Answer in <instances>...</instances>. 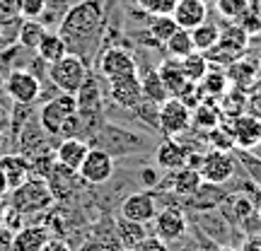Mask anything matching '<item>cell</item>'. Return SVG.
<instances>
[{"mask_svg":"<svg viewBox=\"0 0 261 251\" xmlns=\"http://www.w3.org/2000/svg\"><path fill=\"white\" fill-rule=\"evenodd\" d=\"M104 3L102 0H80L63 12L58 22V34L65 41L68 53H75L83 61L97 53L99 39L104 37Z\"/></svg>","mask_w":261,"mask_h":251,"instance_id":"1","label":"cell"},{"mask_svg":"<svg viewBox=\"0 0 261 251\" xmlns=\"http://www.w3.org/2000/svg\"><path fill=\"white\" fill-rule=\"evenodd\" d=\"M87 143H90V148H99L107 155H112V159L136 157V155L148 152L150 145H152V140L148 135L121 128V126H114V123H102V128L97 130Z\"/></svg>","mask_w":261,"mask_h":251,"instance_id":"2","label":"cell"},{"mask_svg":"<svg viewBox=\"0 0 261 251\" xmlns=\"http://www.w3.org/2000/svg\"><path fill=\"white\" fill-rule=\"evenodd\" d=\"M10 205H12V210H17L19 215L44 213V210H48V208L54 205V193H51V188H48L46 179L29 177L24 184H19L17 188H12Z\"/></svg>","mask_w":261,"mask_h":251,"instance_id":"3","label":"cell"},{"mask_svg":"<svg viewBox=\"0 0 261 251\" xmlns=\"http://www.w3.org/2000/svg\"><path fill=\"white\" fill-rule=\"evenodd\" d=\"M247 48H249V37L234 22H230V24L220 27V39H218V44L213 48L205 51V58H208V65L227 68L240 56H244Z\"/></svg>","mask_w":261,"mask_h":251,"instance_id":"4","label":"cell"},{"mask_svg":"<svg viewBox=\"0 0 261 251\" xmlns=\"http://www.w3.org/2000/svg\"><path fill=\"white\" fill-rule=\"evenodd\" d=\"M90 75V68H87V61H83L75 53H65L63 58H58L56 63L48 65V80L54 82L58 92L65 94H75L83 82Z\"/></svg>","mask_w":261,"mask_h":251,"instance_id":"5","label":"cell"},{"mask_svg":"<svg viewBox=\"0 0 261 251\" xmlns=\"http://www.w3.org/2000/svg\"><path fill=\"white\" fill-rule=\"evenodd\" d=\"M77 114V104H75V94L61 92L58 97L48 99L41 109H39V126L44 128L46 135H63L65 123Z\"/></svg>","mask_w":261,"mask_h":251,"instance_id":"6","label":"cell"},{"mask_svg":"<svg viewBox=\"0 0 261 251\" xmlns=\"http://www.w3.org/2000/svg\"><path fill=\"white\" fill-rule=\"evenodd\" d=\"M158 130L165 138H179V135L189 133L191 130V109L177 97L165 99L158 109Z\"/></svg>","mask_w":261,"mask_h":251,"instance_id":"7","label":"cell"},{"mask_svg":"<svg viewBox=\"0 0 261 251\" xmlns=\"http://www.w3.org/2000/svg\"><path fill=\"white\" fill-rule=\"evenodd\" d=\"M237 159L234 152H223V150H205L203 159H201V179L211 181V184H230L237 174Z\"/></svg>","mask_w":261,"mask_h":251,"instance_id":"8","label":"cell"},{"mask_svg":"<svg viewBox=\"0 0 261 251\" xmlns=\"http://www.w3.org/2000/svg\"><path fill=\"white\" fill-rule=\"evenodd\" d=\"M158 210H160L158 196H155V191H148V188H140V191H133V193L123 196L121 205H119V215L121 217L133 220V222H140V225L152 222Z\"/></svg>","mask_w":261,"mask_h":251,"instance_id":"9","label":"cell"},{"mask_svg":"<svg viewBox=\"0 0 261 251\" xmlns=\"http://www.w3.org/2000/svg\"><path fill=\"white\" fill-rule=\"evenodd\" d=\"M97 70L109 82V80H116V77H123V75L138 73V61L128 48L107 46L97 58Z\"/></svg>","mask_w":261,"mask_h":251,"instance_id":"10","label":"cell"},{"mask_svg":"<svg viewBox=\"0 0 261 251\" xmlns=\"http://www.w3.org/2000/svg\"><path fill=\"white\" fill-rule=\"evenodd\" d=\"M152 222H155V237H160L167 244L184 239L191 227V222L187 220V215L179 205H162Z\"/></svg>","mask_w":261,"mask_h":251,"instance_id":"11","label":"cell"},{"mask_svg":"<svg viewBox=\"0 0 261 251\" xmlns=\"http://www.w3.org/2000/svg\"><path fill=\"white\" fill-rule=\"evenodd\" d=\"M5 92L15 104L29 106L41 97V82L34 73H29L24 68H15L5 77Z\"/></svg>","mask_w":261,"mask_h":251,"instance_id":"12","label":"cell"},{"mask_svg":"<svg viewBox=\"0 0 261 251\" xmlns=\"http://www.w3.org/2000/svg\"><path fill=\"white\" fill-rule=\"evenodd\" d=\"M77 174L85 184L90 186H102L107 181L114 179V159L112 155H107L104 150L99 148H90V152L85 155L83 164L77 169Z\"/></svg>","mask_w":261,"mask_h":251,"instance_id":"13","label":"cell"},{"mask_svg":"<svg viewBox=\"0 0 261 251\" xmlns=\"http://www.w3.org/2000/svg\"><path fill=\"white\" fill-rule=\"evenodd\" d=\"M109 99H112L119 109L133 111L140 102H143V90H140V75L130 73L116 80H109Z\"/></svg>","mask_w":261,"mask_h":251,"instance_id":"14","label":"cell"},{"mask_svg":"<svg viewBox=\"0 0 261 251\" xmlns=\"http://www.w3.org/2000/svg\"><path fill=\"white\" fill-rule=\"evenodd\" d=\"M194 227L198 232H203L215 246L220 244H230V234L234 227L225 220L220 210H203V213H194Z\"/></svg>","mask_w":261,"mask_h":251,"instance_id":"15","label":"cell"},{"mask_svg":"<svg viewBox=\"0 0 261 251\" xmlns=\"http://www.w3.org/2000/svg\"><path fill=\"white\" fill-rule=\"evenodd\" d=\"M46 184H48V188H51V193H54V201H65V198H70L77 188L83 186L85 181L80 179V174H77L75 169H68L56 162V164L51 167V172H48Z\"/></svg>","mask_w":261,"mask_h":251,"instance_id":"16","label":"cell"},{"mask_svg":"<svg viewBox=\"0 0 261 251\" xmlns=\"http://www.w3.org/2000/svg\"><path fill=\"white\" fill-rule=\"evenodd\" d=\"M227 196H230V191H227L223 184L203 181L201 186L196 188V193L189 196L184 203H187V208L191 213H203V210H218Z\"/></svg>","mask_w":261,"mask_h":251,"instance_id":"17","label":"cell"},{"mask_svg":"<svg viewBox=\"0 0 261 251\" xmlns=\"http://www.w3.org/2000/svg\"><path fill=\"white\" fill-rule=\"evenodd\" d=\"M230 133L237 150H254L261 140V121L249 114H240L230 121Z\"/></svg>","mask_w":261,"mask_h":251,"instance_id":"18","label":"cell"},{"mask_svg":"<svg viewBox=\"0 0 261 251\" xmlns=\"http://www.w3.org/2000/svg\"><path fill=\"white\" fill-rule=\"evenodd\" d=\"M218 210H220V215L232 225L234 230H240V227H242V225L247 222L254 213H256V210H254V203H252V196L237 193V191L227 196Z\"/></svg>","mask_w":261,"mask_h":251,"instance_id":"19","label":"cell"},{"mask_svg":"<svg viewBox=\"0 0 261 251\" xmlns=\"http://www.w3.org/2000/svg\"><path fill=\"white\" fill-rule=\"evenodd\" d=\"M158 73L160 77H162V82H165V87H167L169 97H177V99H181L184 94L194 87V82H189V77L184 75V70H181V65H179L177 58H165L162 63L158 65Z\"/></svg>","mask_w":261,"mask_h":251,"instance_id":"20","label":"cell"},{"mask_svg":"<svg viewBox=\"0 0 261 251\" xmlns=\"http://www.w3.org/2000/svg\"><path fill=\"white\" fill-rule=\"evenodd\" d=\"M261 70V61L256 56H240L234 63L225 68V75L230 80V87H240V90H249V85L254 82V77Z\"/></svg>","mask_w":261,"mask_h":251,"instance_id":"21","label":"cell"},{"mask_svg":"<svg viewBox=\"0 0 261 251\" xmlns=\"http://www.w3.org/2000/svg\"><path fill=\"white\" fill-rule=\"evenodd\" d=\"M187 155L189 150L177 138H165L155 148V164L162 172H174V169L187 167Z\"/></svg>","mask_w":261,"mask_h":251,"instance_id":"22","label":"cell"},{"mask_svg":"<svg viewBox=\"0 0 261 251\" xmlns=\"http://www.w3.org/2000/svg\"><path fill=\"white\" fill-rule=\"evenodd\" d=\"M172 17L181 29H191L203 24L208 19V5L203 0H177V5L172 10Z\"/></svg>","mask_w":261,"mask_h":251,"instance_id":"23","label":"cell"},{"mask_svg":"<svg viewBox=\"0 0 261 251\" xmlns=\"http://www.w3.org/2000/svg\"><path fill=\"white\" fill-rule=\"evenodd\" d=\"M51 239L44 225H27L19 227L10 239V251H41V246Z\"/></svg>","mask_w":261,"mask_h":251,"instance_id":"24","label":"cell"},{"mask_svg":"<svg viewBox=\"0 0 261 251\" xmlns=\"http://www.w3.org/2000/svg\"><path fill=\"white\" fill-rule=\"evenodd\" d=\"M220 123H223V114H220V106H218V99L205 97L198 106L191 109V130H196V133L205 135L208 130H213Z\"/></svg>","mask_w":261,"mask_h":251,"instance_id":"25","label":"cell"},{"mask_svg":"<svg viewBox=\"0 0 261 251\" xmlns=\"http://www.w3.org/2000/svg\"><path fill=\"white\" fill-rule=\"evenodd\" d=\"M90 152V143L83 138H63L61 145L56 148V162L68 169H80L85 155Z\"/></svg>","mask_w":261,"mask_h":251,"instance_id":"26","label":"cell"},{"mask_svg":"<svg viewBox=\"0 0 261 251\" xmlns=\"http://www.w3.org/2000/svg\"><path fill=\"white\" fill-rule=\"evenodd\" d=\"M0 172L5 174L8 179V186L10 191L17 188L19 184H24L32 174V167H29V159L24 155H5L0 157Z\"/></svg>","mask_w":261,"mask_h":251,"instance_id":"27","label":"cell"},{"mask_svg":"<svg viewBox=\"0 0 261 251\" xmlns=\"http://www.w3.org/2000/svg\"><path fill=\"white\" fill-rule=\"evenodd\" d=\"M140 90H143V99L150 104H162L165 99H169V92L162 77H160L158 68H148V70H140Z\"/></svg>","mask_w":261,"mask_h":251,"instance_id":"28","label":"cell"},{"mask_svg":"<svg viewBox=\"0 0 261 251\" xmlns=\"http://www.w3.org/2000/svg\"><path fill=\"white\" fill-rule=\"evenodd\" d=\"M114 230H116V237L121 242L123 251L126 249H133L136 244H140L145 237H148V225H140V222H133V220H126V217H116L114 220Z\"/></svg>","mask_w":261,"mask_h":251,"instance_id":"29","label":"cell"},{"mask_svg":"<svg viewBox=\"0 0 261 251\" xmlns=\"http://www.w3.org/2000/svg\"><path fill=\"white\" fill-rule=\"evenodd\" d=\"M34 51H37V56L41 58L46 65L56 63L58 58H63L65 53H68L65 41L61 39V34H58V32H46V34L41 37V41H39V46L34 48Z\"/></svg>","mask_w":261,"mask_h":251,"instance_id":"30","label":"cell"},{"mask_svg":"<svg viewBox=\"0 0 261 251\" xmlns=\"http://www.w3.org/2000/svg\"><path fill=\"white\" fill-rule=\"evenodd\" d=\"M198 85H201V90H203L205 97H211V99H220V97L227 92L230 80H227V75H225V68H215V65H211V68H208V73H205V77Z\"/></svg>","mask_w":261,"mask_h":251,"instance_id":"31","label":"cell"},{"mask_svg":"<svg viewBox=\"0 0 261 251\" xmlns=\"http://www.w3.org/2000/svg\"><path fill=\"white\" fill-rule=\"evenodd\" d=\"M234 159H237V167L244 172V177L252 181L256 188H261V157L254 150H232Z\"/></svg>","mask_w":261,"mask_h":251,"instance_id":"32","label":"cell"},{"mask_svg":"<svg viewBox=\"0 0 261 251\" xmlns=\"http://www.w3.org/2000/svg\"><path fill=\"white\" fill-rule=\"evenodd\" d=\"M218 106H220V114L227 116L232 121L234 116L244 114V106H247V90H240V87H227V92L218 99Z\"/></svg>","mask_w":261,"mask_h":251,"instance_id":"33","label":"cell"},{"mask_svg":"<svg viewBox=\"0 0 261 251\" xmlns=\"http://www.w3.org/2000/svg\"><path fill=\"white\" fill-rule=\"evenodd\" d=\"M189 34H191V41H194L196 51L205 53L208 48H213L215 44H218V39H220V27H218L215 22H208V19H205L203 24L194 27Z\"/></svg>","mask_w":261,"mask_h":251,"instance_id":"34","label":"cell"},{"mask_svg":"<svg viewBox=\"0 0 261 251\" xmlns=\"http://www.w3.org/2000/svg\"><path fill=\"white\" fill-rule=\"evenodd\" d=\"M179 65H181V70H184V75L189 77V82L198 85L201 80L205 77V73H208V58H205V53H201V51H191L189 56L179 58Z\"/></svg>","mask_w":261,"mask_h":251,"instance_id":"35","label":"cell"},{"mask_svg":"<svg viewBox=\"0 0 261 251\" xmlns=\"http://www.w3.org/2000/svg\"><path fill=\"white\" fill-rule=\"evenodd\" d=\"M145 29H148V34L158 41L160 46H165V41L177 32L179 24L174 22L172 15H150V22H148V27Z\"/></svg>","mask_w":261,"mask_h":251,"instance_id":"36","label":"cell"},{"mask_svg":"<svg viewBox=\"0 0 261 251\" xmlns=\"http://www.w3.org/2000/svg\"><path fill=\"white\" fill-rule=\"evenodd\" d=\"M44 34H46V24L41 19H22L17 32V41L19 46L24 48H37Z\"/></svg>","mask_w":261,"mask_h":251,"instance_id":"37","label":"cell"},{"mask_svg":"<svg viewBox=\"0 0 261 251\" xmlns=\"http://www.w3.org/2000/svg\"><path fill=\"white\" fill-rule=\"evenodd\" d=\"M165 51H167L169 58H184L189 56L191 51H196L194 48V41H191V34H189V29H181L179 27L172 37L165 41Z\"/></svg>","mask_w":261,"mask_h":251,"instance_id":"38","label":"cell"},{"mask_svg":"<svg viewBox=\"0 0 261 251\" xmlns=\"http://www.w3.org/2000/svg\"><path fill=\"white\" fill-rule=\"evenodd\" d=\"M205 143H208V150H223V152H232L234 150V140L232 133H230V126H215L213 130H208L203 135Z\"/></svg>","mask_w":261,"mask_h":251,"instance_id":"39","label":"cell"},{"mask_svg":"<svg viewBox=\"0 0 261 251\" xmlns=\"http://www.w3.org/2000/svg\"><path fill=\"white\" fill-rule=\"evenodd\" d=\"M213 3H215V12L225 22H237L249 10V0H213Z\"/></svg>","mask_w":261,"mask_h":251,"instance_id":"40","label":"cell"},{"mask_svg":"<svg viewBox=\"0 0 261 251\" xmlns=\"http://www.w3.org/2000/svg\"><path fill=\"white\" fill-rule=\"evenodd\" d=\"M145 15H172L177 0H130Z\"/></svg>","mask_w":261,"mask_h":251,"instance_id":"41","label":"cell"},{"mask_svg":"<svg viewBox=\"0 0 261 251\" xmlns=\"http://www.w3.org/2000/svg\"><path fill=\"white\" fill-rule=\"evenodd\" d=\"M237 27L242 29L244 34L249 39H256V37H261V12L259 10H254V8H249L247 12H244L242 17L234 22Z\"/></svg>","mask_w":261,"mask_h":251,"instance_id":"42","label":"cell"},{"mask_svg":"<svg viewBox=\"0 0 261 251\" xmlns=\"http://www.w3.org/2000/svg\"><path fill=\"white\" fill-rule=\"evenodd\" d=\"M46 12V0H17V15L22 19H41Z\"/></svg>","mask_w":261,"mask_h":251,"instance_id":"43","label":"cell"},{"mask_svg":"<svg viewBox=\"0 0 261 251\" xmlns=\"http://www.w3.org/2000/svg\"><path fill=\"white\" fill-rule=\"evenodd\" d=\"M160 179H162V169L158 167V164H152V167H143L138 172V181L143 188H148V191H152V188L160 184Z\"/></svg>","mask_w":261,"mask_h":251,"instance_id":"44","label":"cell"},{"mask_svg":"<svg viewBox=\"0 0 261 251\" xmlns=\"http://www.w3.org/2000/svg\"><path fill=\"white\" fill-rule=\"evenodd\" d=\"M126 251H169V244L162 242L160 237H145L140 244H136L133 249H126Z\"/></svg>","mask_w":261,"mask_h":251,"instance_id":"45","label":"cell"},{"mask_svg":"<svg viewBox=\"0 0 261 251\" xmlns=\"http://www.w3.org/2000/svg\"><path fill=\"white\" fill-rule=\"evenodd\" d=\"M17 15V0H0V27L10 24Z\"/></svg>","mask_w":261,"mask_h":251,"instance_id":"46","label":"cell"},{"mask_svg":"<svg viewBox=\"0 0 261 251\" xmlns=\"http://www.w3.org/2000/svg\"><path fill=\"white\" fill-rule=\"evenodd\" d=\"M244 114H249L254 119L261 121V92H247V106H244Z\"/></svg>","mask_w":261,"mask_h":251,"instance_id":"47","label":"cell"},{"mask_svg":"<svg viewBox=\"0 0 261 251\" xmlns=\"http://www.w3.org/2000/svg\"><path fill=\"white\" fill-rule=\"evenodd\" d=\"M240 251H261V232L259 234H244Z\"/></svg>","mask_w":261,"mask_h":251,"instance_id":"48","label":"cell"},{"mask_svg":"<svg viewBox=\"0 0 261 251\" xmlns=\"http://www.w3.org/2000/svg\"><path fill=\"white\" fill-rule=\"evenodd\" d=\"M41 251H73V246L65 242V239H48V242L41 246Z\"/></svg>","mask_w":261,"mask_h":251,"instance_id":"49","label":"cell"},{"mask_svg":"<svg viewBox=\"0 0 261 251\" xmlns=\"http://www.w3.org/2000/svg\"><path fill=\"white\" fill-rule=\"evenodd\" d=\"M247 92H261V70H259V75L254 77V82L249 85V90Z\"/></svg>","mask_w":261,"mask_h":251,"instance_id":"50","label":"cell"},{"mask_svg":"<svg viewBox=\"0 0 261 251\" xmlns=\"http://www.w3.org/2000/svg\"><path fill=\"white\" fill-rule=\"evenodd\" d=\"M10 191V186H8V179H5V174L0 172V196H5Z\"/></svg>","mask_w":261,"mask_h":251,"instance_id":"51","label":"cell"},{"mask_svg":"<svg viewBox=\"0 0 261 251\" xmlns=\"http://www.w3.org/2000/svg\"><path fill=\"white\" fill-rule=\"evenodd\" d=\"M215 251H240V246H234V244H220V246H215Z\"/></svg>","mask_w":261,"mask_h":251,"instance_id":"52","label":"cell"},{"mask_svg":"<svg viewBox=\"0 0 261 251\" xmlns=\"http://www.w3.org/2000/svg\"><path fill=\"white\" fill-rule=\"evenodd\" d=\"M249 8H254V10H259L261 12V0H249Z\"/></svg>","mask_w":261,"mask_h":251,"instance_id":"53","label":"cell"},{"mask_svg":"<svg viewBox=\"0 0 261 251\" xmlns=\"http://www.w3.org/2000/svg\"><path fill=\"white\" fill-rule=\"evenodd\" d=\"M254 152H256V155H259V157H261V140H259V145L254 148Z\"/></svg>","mask_w":261,"mask_h":251,"instance_id":"54","label":"cell"},{"mask_svg":"<svg viewBox=\"0 0 261 251\" xmlns=\"http://www.w3.org/2000/svg\"><path fill=\"white\" fill-rule=\"evenodd\" d=\"M5 46V37H3V32H0V48Z\"/></svg>","mask_w":261,"mask_h":251,"instance_id":"55","label":"cell"},{"mask_svg":"<svg viewBox=\"0 0 261 251\" xmlns=\"http://www.w3.org/2000/svg\"><path fill=\"white\" fill-rule=\"evenodd\" d=\"M181 251H196V249H194V246H184V249H181Z\"/></svg>","mask_w":261,"mask_h":251,"instance_id":"56","label":"cell"},{"mask_svg":"<svg viewBox=\"0 0 261 251\" xmlns=\"http://www.w3.org/2000/svg\"><path fill=\"white\" fill-rule=\"evenodd\" d=\"M0 140H3V128H0Z\"/></svg>","mask_w":261,"mask_h":251,"instance_id":"57","label":"cell"},{"mask_svg":"<svg viewBox=\"0 0 261 251\" xmlns=\"http://www.w3.org/2000/svg\"><path fill=\"white\" fill-rule=\"evenodd\" d=\"M203 3H205V5H208V3H211V0H203Z\"/></svg>","mask_w":261,"mask_h":251,"instance_id":"58","label":"cell"},{"mask_svg":"<svg viewBox=\"0 0 261 251\" xmlns=\"http://www.w3.org/2000/svg\"><path fill=\"white\" fill-rule=\"evenodd\" d=\"M259 217H261V213H259Z\"/></svg>","mask_w":261,"mask_h":251,"instance_id":"59","label":"cell"}]
</instances>
